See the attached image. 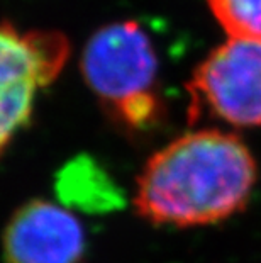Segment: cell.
I'll return each mask as SVG.
<instances>
[{"instance_id":"1","label":"cell","mask_w":261,"mask_h":263,"mask_svg":"<svg viewBox=\"0 0 261 263\" xmlns=\"http://www.w3.org/2000/svg\"><path fill=\"white\" fill-rule=\"evenodd\" d=\"M256 163L236 134L202 129L158 149L136 180L134 205L153 224L192 228L224 221L246 205Z\"/></svg>"},{"instance_id":"2","label":"cell","mask_w":261,"mask_h":263,"mask_svg":"<svg viewBox=\"0 0 261 263\" xmlns=\"http://www.w3.org/2000/svg\"><path fill=\"white\" fill-rule=\"evenodd\" d=\"M82 73L107 114L127 129L148 131L165 116L156 90L158 57L139 22L119 21L93 32Z\"/></svg>"},{"instance_id":"3","label":"cell","mask_w":261,"mask_h":263,"mask_svg":"<svg viewBox=\"0 0 261 263\" xmlns=\"http://www.w3.org/2000/svg\"><path fill=\"white\" fill-rule=\"evenodd\" d=\"M68 57L61 32L0 22V155L31 121L37 93L56 80Z\"/></svg>"},{"instance_id":"4","label":"cell","mask_w":261,"mask_h":263,"mask_svg":"<svg viewBox=\"0 0 261 263\" xmlns=\"http://www.w3.org/2000/svg\"><path fill=\"white\" fill-rule=\"evenodd\" d=\"M190 121L209 114L232 126H261V37H229L193 70Z\"/></svg>"},{"instance_id":"5","label":"cell","mask_w":261,"mask_h":263,"mask_svg":"<svg viewBox=\"0 0 261 263\" xmlns=\"http://www.w3.org/2000/svg\"><path fill=\"white\" fill-rule=\"evenodd\" d=\"M2 248L7 263H80L85 231L71 211L36 199L10 217Z\"/></svg>"},{"instance_id":"6","label":"cell","mask_w":261,"mask_h":263,"mask_svg":"<svg viewBox=\"0 0 261 263\" xmlns=\"http://www.w3.org/2000/svg\"><path fill=\"white\" fill-rule=\"evenodd\" d=\"M56 189L68 207L75 205L90 212H107L122 202L112 178L90 158L68 161L59 172Z\"/></svg>"},{"instance_id":"7","label":"cell","mask_w":261,"mask_h":263,"mask_svg":"<svg viewBox=\"0 0 261 263\" xmlns=\"http://www.w3.org/2000/svg\"><path fill=\"white\" fill-rule=\"evenodd\" d=\"M229 37H261V0H207Z\"/></svg>"}]
</instances>
